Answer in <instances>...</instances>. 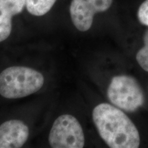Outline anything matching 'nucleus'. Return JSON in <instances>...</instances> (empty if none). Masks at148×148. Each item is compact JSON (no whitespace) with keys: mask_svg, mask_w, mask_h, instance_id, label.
Returning a JSON list of instances; mask_svg holds the SVG:
<instances>
[{"mask_svg":"<svg viewBox=\"0 0 148 148\" xmlns=\"http://www.w3.org/2000/svg\"><path fill=\"white\" fill-rule=\"evenodd\" d=\"M92 120L101 138L111 148H138V131L130 118L106 103L97 105L92 110Z\"/></svg>","mask_w":148,"mask_h":148,"instance_id":"f257e3e1","label":"nucleus"},{"mask_svg":"<svg viewBox=\"0 0 148 148\" xmlns=\"http://www.w3.org/2000/svg\"><path fill=\"white\" fill-rule=\"evenodd\" d=\"M43 84V75L36 70L10 66L0 73V95L8 99L26 97L39 90Z\"/></svg>","mask_w":148,"mask_h":148,"instance_id":"f03ea898","label":"nucleus"},{"mask_svg":"<svg viewBox=\"0 0 148 148\" xmlns=\"http://www.w3.org/2000/svg\"><path fill=\"white\" fill-rule=\"evenodd\" d=\"M107 96L114 106L126 112H134L145 102V96L140 84L134 77L126 75L112 77Z\"/></svg>","mask_w":148,"mask_h":148,"instance_id":"7ed1b4c3","label":"nucleus"},{"mask_svg":"<svg viewBox=\"0 0 148 148\" xmlns=\"http://www.w3.org/2000/svg\"><path fill=\"white\" fill-rule=\"evenodd\" d=\"M49 143L53 148H82L85 143L82 127L71 114H62L53 122Z\"/></svg>","mask_w":148,"mask_h":148,"instance_id":"20e7f679","label":"nucleus"},{"mask_svg":"<svg viewBox=\"0 0 148 148\" xmlns=\"http://www.w3.org/2000/svg\"><path fill=\"white\" fill-rule=\"evenodd\" d=\"M112 0H72L70 14L75 27L86 32L91 27L94 16L109 9Z\"/></svg>","mask_w":148,"mask_h":148,"instance_id":"39448f33","label":"nucleus"},{"mask_svg":"<svg viewBox=\"0 0 148 148\" xmlns=\"http://www.w3.org/2000/svg\"><path fill=\"white\" fill-rule=\"evenodd\" d=\"M28 136V127L20 120H9L0 125V148L21 147Z\"/></svg>","mask_w":148,"mask_h":148,"instance_id":"423d86ee","label":"nucleus"},{"mask_svg":"<svg viewBox=\"0 0 148 148\" xmlns=\"http://www.w3.org/2000/svg\"><path fill=\"white\" fill-rule=\"evenodd\" d=\"M25 5V0H0V42L10 36L12 18L21 13Z\"/></svg>","mask_w":148,"mask_h":148,"instance_id":"0eeeda50","label":"nucleus"},{"mask_svg":"<svg viewBox=\"0 0 148 148\" xmlns=\"http://www.w3.org/2000/svg\"><path fill=\"white\" fill-rule=\"evenodd\" d=\"M56 0H25L28 12L34 16H42L47 13Z\"/></svg>","mask_w":148,"mask_h":148,"instance_id":"6e6552de","label":"nucleus"},{"mask_svg":"<svg viewBox=\"0 0 148 148\" xmlns=\"http://www.w3.org/2000/svg\"><path fill=\"white\" fill-rule=\"evenodd\" d=\"M143 47L136 53V59L140 67L148 72V29L143 35Z\"/></svg>","mask_w":148,"mask_h":148,"instance_id":"1a4fd4ad","label":"nucleus"},{"mask_svg":"<svg viewBox=\"0 0 148 148\" xmlns=\"http://www.w3.org/2000/svg\"><path fill=\"white\" fill-rule=\"evenodd\" d=\"M137 17L140 23L148 26V0L140 4L137 11Z\"/></svg>","mask_w":148,"mask_h":148,"instance_id":"9d476101","label":"nucleus"}]
</instances>
